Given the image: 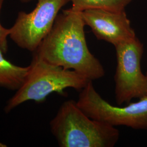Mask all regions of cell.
I'll list each match as a JSON object with an SVG mask.
<instances>
[{
	"mask_svg": "<svg viewBox=\"0 0 147 147\" xmlns=\"http://www.w3.org/2000/svg\"><path fill=\"white\" fill-rule=\"evenodd\" d=\"M82 12L71 8L58 14L50 31L34 52L48 63L73 70L90 81L105 75L86 42Z\"/></svg>",
	"mask_w": 147,
	"mask_h": 147,
	"instance_id": "1",
	"label": "cell"
},
{
	"mask_svg": "<svg viewBox=\"0 0 147 147\" xmlns=\"http://www.w3.org/2000/svg\"><path fill=\"white\" fill-rule=\"evenodd\" d=\"M50 125L61 147H113L120 135L115 126L90 118L73 100L63 102Z\"/></svg>",
	"mask_w": 147,
	"mask_h": 147,
	"instance_id": "2",
	"label": "cell"
},
{
	"mask_svg": "<svg viewBox=\"0 0 147 147\" xmlns=\"http://www.w3.org/2000/svg\"><path fill=\"white\" fill-rule=\"evenodd\" d=\"M90 81L73 70L48 63L34 53L26 77L16 94L7 101L5 111L9 113L30 100L44 102L53 93L63 94L69 88L82 90Z\"/></svg>",
	"mask_w": 147,
	"mask_h": 147,
	"instance_id": "3",
	"label": "cell"
},
{
	"mask_svg": "<svg viewBox=\"0 0 147 147\" xmlns=\"http://www.w3.org/2000/svg\"><path fill=\"white\" fill-rule=\"evenodd\" d=\"M77 105L90 118L111 126L147 130V95L125 106L111 105L95 90L90 81L81 90Z\"/></svg>",
	"mask_w": 147,
	"mask_h": 147,
	"instance_id": "4",
	"label": "cell"
},
{
	"mask_svg": "<svg viewBox=\"0 0 147 147\" xmlns=\"http://www.w3.org/2000/svg\"><path fill=\"white\" fill-rule=\"evenodd\" d=\"M117 57L115 95L117 104L122 105L147 95V75L142 73L143 45L136 36L115 46Z\"/></svg>",
	"mask_w": 147,
	"mask_h": 147,
	"instance_id": "5",
	"label": "cell"
},
{
	"mask_svg": "<svg viewBox=\"0 0 147 147\" xmlns=\"http://www.w3.org/2000/svg\"><path fill=\"white\" fill-rule=\"evenodd\" d=\"M70 0H38L36 7L19 13L9 37L23 49L34 52L51 30L58 13Z\"/></svg>",
	"mask_w": 147,
	"mask_h": 147,
	"instance_id": "6",
	"label": "cell"
},
{
	"mask_svg": "<svg viewBox=\"0 0 147 147\" xmlns=\"http://www.w3.org/2000/svg\"><path fill=\"white\" fill-rule=\"evenodd\" d=\"M82 16L95 37L114 47L136 36L125 11L89 9L82 11Z\"/></svg>",
	"mask_w": 147,
	"mask_h": 147,
	"instance_id": "7",
	"label": "cell"
},
{
	"mask_svg": "<svg viewBox=\"0 0 147 147\" xmlns=\"http://www.w3.org/2000/svg\"><path fill=\"white\" fill-rule=\"evenodd\" d=\"M0 50V87L9 90H18L24 82L30 65H16L4 57Z\"/></svg>",
	"mask_w": 147,
	"mask_h": 147,
	"instance_id": "8",
	"label": "cell"
},
{
	"mask_svg": "<svg viewBox=\"0 0 147 147\" xmlns=\"http://www.w3.org/2000/svg\"><path fill=\"white\" fill-rule=\"evenodd\" d=\"M132 0H70L71 8L77 11L89 9H103L109 11H125V8Z\"/></svg>",
	"mask_w": 147,
	"mask_h": 147,
	"instance_id": "9",
	"label": "cell"
},
{
	"mask_svg": "<svg viewBox=\"0 0 147 147\" xmlns=\"http://www.w3.org/2000/svg\"><path fill=\"white\" fill-rule=\"evenodd\" d=\"M4 0H0V13ZM10 28L3 26L0 22V50L5 54L8 51L7 37L9 36Z\"/></svg>",
	"mask_w": 147,
	"mask_h": 147,
	"instance_id": "10",
	"label": "cell"
},
{
	"mask_svg": "<svg viewBox=\"0 0 147 147\" xmlns=\"http://www.w3.org/2000/svg\"><path fill=\"white\" fill-rule=\"evenodd\" d=\"M20 1L22 2H28L31 1L32 0H20Z\"/></svg>",
	"mask_w": 147,
	"mask_h": 147,
	"instance_id": "11",
	"label": "cell"
},
{
	"mask_svg": "<svg viewBox=\"0 0 147 147\" xmlns=\"http://www.w3.org/2000/svg\"></svg>",
	"mask_w": 147,
	"mask_h": 147,
	"instance_id": "12",
	"label": "cell"
}]
</instances>
